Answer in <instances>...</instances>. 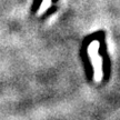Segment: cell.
Instances as JSON below:
<instances>
[{"label": "cell", "mask_w": 120, "mask_h": 120, "mask_svg": "<svg viewBox=\"0 0 120 120\" xmlns=\"http://www.w3.org/2000/svg\"><path fill=\"white\" fill-rule=\"evenodd\" d=\"M98 48L99 43L97 41L92 42L88 48V53L91 57L92 64L94 67V79H96V81L101 80V59H100V56L98 55Z\"/></svg>", "instance_id": "1"}, {"label": "cell", "mask_w": 120, "mask_h": 120, "mask_svg": "<svg viewBox=\"0 0 120 120\" xmlns=\"http://www.w3.org/2000/svg\"><path fill=\"white\" fill-rule=\"evenodd\" d=\"M50 6H51V0H42V2H41V4H40V8H39V10H38L39 16L42 15L45 11H47Z\"/></svg>", "instance_id": "2"}]
</instances>
